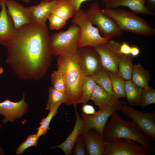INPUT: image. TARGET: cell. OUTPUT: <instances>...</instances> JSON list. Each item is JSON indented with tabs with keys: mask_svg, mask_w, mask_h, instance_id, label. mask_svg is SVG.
<instances>
[{
	"mask_svg": "<svg viewBox=\"0 0 155 155\" xmlns=\"http://www.w3.org/2000/svg\"><path fill=\"white\" fill-rule=\"evenodd\" d=\"M26 3H28L30 2V0H21Z\"/></svg>",
	"mask_w": 155,
	"mask_h": 155,
	"instance_id": "cell-42",
	"label": "cell"
},
{
	"mask_svg": "<svg viewBox=\"0 0 155 155\" xmlns=\"http://www.w3.org/2000/svg\"><path fill=\"white\" fill-rule=\"evenodd\" d=\"M142 89L134 84L131 80L125 81L126 98L130 105L141 106V98Z\"/></svg>",
	"mask_w": 155,
	"mask_h": 155,
	"instance_id": "cell-20",
	"label": "cell"
},
{
	"mask_svg": "<svg viewBox=\"0 0 155 155\" xmlns=\"http://www.w3.org/2000/svg\"><path fill=\"white\" fill-rule=\"evenodd\" d=\"M3 0H0V6H1V3Z\"/></svg>",
	"mask_w": 155,
	"mask_h": 155,
	"instance_id": "cell-44",
	"label": "cell"
},
{
	"mask_svg": "<svg viewBox=\"0 0 155 155\" xmlns=\"http://www.w3.org/2000/svg\"><path fill=\"white\" fill-rule=\"evenodd\" d=\"M89 0H67L74 7L76 12L80 8L81 5L83 2Z\"/></svg>",
	"mask_w": 155,
	"mask_h": 155,
	"instance_id": "cell-37",
	"label": "cell"
},
{
	"mask_svg": "<svg viewBox=\"0 0 155 155\" xmlns=\"http://www.w3.org/2000/svg\"><path fill=\"white\" fill-rule=\"evenodd\" d=\"M98 1L92 3L85 11L88 18L93 24L98 28L102 36L108 40L118 37L122 34L115 21L102 11Z\"/></svg>",
	"mask_w": 155,
	"mask_h": 155,
	"instance_id": "cell-8",
	"label": "cell"
},
{
	"mask_svg": "<svg viewBox=\"0 0 155 155\" xmlns=\"http://www.w3.org/2000/svg\"><path fill=\"white\" fill-rule=\"evenodd\" d=\"M131 46L126 42H123L121 44L120 49L119 52L123 55L130 54Z\"/></svg>",
	"mask_w": 155,
	"mask_h": 155,
	"instance_id": "cell-36",
	"label": "cell"
},
{
	"mask_svg": "<svg viewBox=\"0 0 155 155\" xmlns=\"http://www.w3.org/2000/svg\"><path fill=\"white\" fill-rule=\"evenodd\" d=\"M3 71V68L0 65V75L2 74Z\"/></svg>",
	"mask_w": 155,
	"mask_h": 155,
	"instance_id": "cell-41",
	"label": "cell"
},
{
	"mask_svg": "<svg viewBox=\"0 0 155 155\" xmlns=\"http://www.w3.org/2000/svg\"><path fill=\"white\" fill-rule=\"evenodd\" d=\"M39 137L36 134L28 136L25 141L22 143L17 148L16 153L17 155L22 154L27 148L33 146H36Z\"/></svg>",
	"mask_w": 155,
	"mask_h": 155,
	"instance_id": "cell-32",
	"label": "cell"
},
{
	"mask_svg": "<svg viewBox=\"0 0 155 155\" xmlns=\"http://www.w3.org/2000/svg\"><path fill=\"white\" fill-rule=\"evenodd\" d=\"M46 24L32 23L16 30L6 47V62L16 76L38 80L44 77L53 59Z\"/></svg>",
	"mask_w": 155,
	"mask_h": 155,
	"instance_id": "cell-1",
	"label": "cell"
},
{
	"mask_svg": "<svg viewBox=\"0 0 155 155\" xmlns=\"http://www.w3.org/2000/svg\"><path fill=\"white\" fill-rule=\"evenodd\" d=\"M0 11V44L6 47L16 31L13 21L7 12L5 0L1 3Z\"/></svg>",
	"mask_w": 155,
	"mask_h": 155,
	"instance_id": "cell-15",
	"label": "cell"
},
{
	"mask_svg": "<svg viewBox=\"0 0 155 155\" xmlns=\"http://www.w3.org/2000/svg\"><path fill=\"white\" fill-rule=\"evenodd\" d=\"M155 103V90L148 86L143 88L141 106L143 108Z\"/></svg>",
	"mask_w": 155,
	"mask_h": 155,
	"instance_id": "cell-31",
	"label": "cell"
},
{
	"mask_svg": "<svg viewBox=\"0 0 155 155\" xmlns=\"http://www.w3.org/2000/svg\"><path fill=\"white\" fill-rule=\"evenodd\" d=\"M101 10L104 14L115 21L122 31H130L144 36L151 37L155 34V29L145 19L133 12L118 8L104 7Z\"/></svg>",
	"mask_w": 155,
	"mask_h": 155,
	"instance_id": "cell-4",
	"label": "cell"
},
{
	"mask_svg": "<svg viewBox=\"0 0 155 155\" xmlns=\"http://www.w3.org/2000/svg\"><path fill=\"white\" fill-rule=\"evenodd\" d=\"M125 102L113 96L107 105L94 114L90 115L81 113L84 122V132L94 129L103 138L105 125L108 118L117 111H121Z\"/></svg>",
	"mask_w": 155,
	"mask_h": 155,
	"instance_id": "cell-7",
	"label": "cell"
},
{
	"mask_svg": "<svg viewBox=\"0 0 155 155\" xmlns=\"http://www.w3.org/2000/svg\"><path fill=\"white\" fill-rule=\"evenodd\" d=\"M5 3L7 13L16 30L32 23L30 13L26 7L13 0H5Z\"/></svg>",
	"mask_w": 155,
	"mask_h": 155,
	"instance_id": "cell-14",
	"label": "cell"
},
{
	"mask_svg": "<svg viewBox=\"0 0 155 155\" xmlns=\"http://www.w3.org/2000/svg\"><path fill=\"white\" fill-rule=\"evenodd\" d=\"M108 72L111 79L114 96L119 99L121 98H126L125 80L118 73L111 72Z\"/></svg>",
	"mask_w": 155,
	"mask_h": 155,
	"instance_id": "cell-25",
	"label": "cell"
},
{
	"mask_svg": "<svg viewBox=\"0 0 155 155\" xmlns=\"http://www.w3.org/2000/svg\"><path fill=\"white\" fill-rule=\"evenodd\" d=\"M150 75L148 70L140 63L133 65L131 80L135 84L143 88L148 86Z\"/></svg>",
	"mask_w": 155,
	"mask_h": 155,
	"instance_id": "cell-21",
	"label": "cell"
},
{
	"mask_svg": "<svg viewBox=\"0 0 155 155\" xmlns=\"http://www.w3.org/2000/svg\"><path fill=\"white\" fill-rule=\"evenodd\" d=\"M57 63L58 69L62 72L65 84L67 98L64 103L74 106L82 103V88L85 76L79 65L77 55L58 56Z\"/></svg>",
	"mask_w": 155,
	"mask_h": 155,
	"instance_id": "cell-2",
	"label": "cell"
},
{
	"mask_svg": "<svg viewBox=\"0 0 155 155\" xmlns=\"http://www.w3.org/2000/svg\"><path fill=\"white\" fill-rule=\"evenodd\" d=\"M73 154L85 155L86 148L83 137L82 135H80L75 142L73 147Z\"/></svg>",
	"mask_w": 155,
	"mask_h": 155,
	"instance_id": "cell-34",
	"label": "cell"
},
{
	"mask_svg": "<svg viewBox=\"0 0 155 155\" xmlns=\"http://www.w3.org/2000/svg\"><path fill=\"white\" fill-rule=\"evenodd\" d=\"M25 94L23 93L22 98L19 101L14 102L7 99L0 102V115L4 117L1 120L2 123H13L22 118L27 112L28 105L25 101Z\"/></svg>",
	"mask_w": 155,
	"mask_h": 155,
	"instance_id": "cell-13",
	"label": "cell"
},
{
	"mask_svg": "<svg viewBox=\"0 0 155 155\" xmlns=\"http://www.w3.org/2000/svg\"><path fill=\"white\" fill-rule=\"evenodd\" d=\"M51 80L53 87L58 91L65 93V84L61 70L57 69L54 71L51 74Z\"/></svg>",
	"mask_w": 155,
	"mask_h": 155,
	"instance_id": "cell-30",
	"label": "cell"
},
{
	"mask_svg": "<svg viewBox=\"0 0 155 155\" xmlns=\"http://www.w3.org/2000/svg\"><path fill=\"white\" fill-rule=\"evenodd\" d=\"M2 125L0 123V130L1 129ZM5 154V152L4 149L0 146V155H4Z\"/></svg>",
	"mask_w": 155,
	"mask_h": 155,
	"instance_id": "cell-40",
	"label": "cell"
},
{
	"mask_svg": "<svg viewBox=\"0 0 155 155\" xmlns=\"http://www.w3.org/2000/svg\"><path fill=\"white\" fill-rule=\"evenodd\" d=\"M71 22L73 24L78 25L80 28L78 47H96L106 43L108 41L100 34L98 28L93 26L83 9L80 8L76 12Z\"/></svg>",
	"mask_w": 155,
	"mask_h": 155,
	"instance_id": "cell-6",
	"label": "cell"
},
{
	"mask_svg": "<svg viewBox=\"0 0 155 155\" xmlns=\"http://www.w3.org/2000/svg\"><path fill=\"white\" fill-rule=\"evenodd\" d=\"M118 138L137 142L151 154L155 152V145L152 140L144 134L133 121L129 122L124 120L116 112L111 116L105 127L103 139L108 143Z\"/></svg>",
	"mask_w": 155,
	"mask_h": 155,
	"instance_id": "cell-3",
	"label": "cell"
},
{
	"mask_svg": "<svg viewBox=\"0 0 155 155\" xmlns=\"http://www.w3.org/2000/svg\"><path fill=\"white\" fill-rule=\"evenodd\" d=\"M58 1H42L39 4L26 7L30 13L32 23L41 24H46V20Z\"/></svg>",
	"mask_w": 155,
	"mask_h": 155,
	"instance_id": "cell-18",
	"label": "cell"
},
{
	"mask_svg": "<svg viewBox=\"0 0 155 155\" xmlns=\"http://www.w3.org/2000/svg\"><path fill=\"white\" fill-rule=\"evenodd\" d=\"M59 0H42V1H58Z\"/></svg>",
	"mask_w": 155,
	"mask_h": 155,
	"instance_id": "cell-43",
	"label": "cell"
},
{
	"mask_svg": "<svg viewBox=\"0 0 155 155\" xmlns=\"http://www.w3.org/2000/svg\"><path fill=\"white\" fill-rule=\"evenodd\" d=\"M121 44L112 39L106 43L94 47L100 56L102 69L108 72L118 73V64L123 55L119 51Z\"/></svg>",
	"mask_w": 155,
	"mask_h": 155,
	"instance_id": "cell-9",
	"label": "cell"
},
{
	"mask_svg": "<svg viewBox=\"0 0 155 155\" xmlns=\"http://www.w3.org/2000/svg\"><path fill=\"white\" fill-rule=\"evenodd\" d=\"M82 109L84 113L87 115H93L96 113L94 107L92 105L86 104L83 105Z\"/></svg>",
	"mask_w": 155,
	"mask_h": 155,
	"instance_id": "cell-35",
	"label": "cell"
},
{
	"mask_svg": "<svg viewBox=\"0 0 155 155\" xmlns=\"http://www.w3.org/2000/svg\"><path fill=\"white\" fill-rule=\"evenodd\" d=\"M132 119L140 130L152 140H155V111L144 113L135 110L125 102L121 110Z\"/></svg>",
	"mask_w": 155,
	"mask_h": 155,
	"instance_id": "cell-10",
	"label": "cell"
},
{
	"mask_svg": "<svg viewBox=\"0 0 155 155\" xmlns=\"http://www.w3.org/2000/svg\"><path fill=\"white\" fill-rule=\"evenodd\" d=\"M113 97L112 95L97 84L90 100H92L99 109H101L109 103Z\"/></svg>",
	"mask_w": 155,
	"mask_h": 155,
	"instance_id": "cell-22",
	"label": "cell"
},
{
	"mask_svg": "<svg viewBox=\"0 0 155 155\" xmlns=\"http://www.w3.org/2000/svg\"><path fill=\"white\" fill-rule=\"evenodd\" d=\"M48 19L49 28L52 30H59L66 24L67 20L53 13L51 14Z\"/></svg>",
	"mask_w": 155,
	"mask_h": 155,
	"instance_id": "cell-33",
	"label": "cell"
},
{
	"mask_svg": "<svg viewBox=\"0 0 155 155\" xmlns=\"http://www.w3.org/2000/svg\"><path fill=\"white\" fill-rule=\"evenodd\" d=\"M96 84L92 76H85L82 88L83 96L82 103L86 104L90 100Z\"/></svg>",
	"mask_w": 155,
	"mask_h": 155,
	"instance_id": "cell-29",
	"label": "cell"
},
{
	"mask_svg": "<svg viewBox=\"0 0 155 155\" xmlns=\"http://www.w3.org/2000/svg\"><path fill=\"white\" fill-rule=\"evenodd\" d=\"M76 13L74 7L67 0H58L52 12L67 21L73 17Z\"/></svg>",
	"mask_w": 155,
	"mask_h": 155,
	"instance_id": "cell-24",
	"label": "cell"
},
{
	"mask_svg": "<svg viewBox=\"0 0 155 155\" xmlns=\"http://www.w3.org/2000/svg\"><path fill=\"white\" fill-rule=\"evenodd\" d=\"M82 135L88 155H104L107 143L96 130L90 129L84 131Z\"/></svg>",
	"mask_w": 155,
	"mask_h": 155,
	"instance_id": "cell-16",
	"label": "cell"
},
{
	"mask_svg": "<svg viewBox=\"0 0 155 155\" xmlns=\"http://www.w3.org/2000/svg\"><path fill=\"white\" fill-rule=\"evenodd\" d=\"M133 58L130 54L123 55L119 62L118 73L125 80L131 79L133 68Z\"/></svg>",
	"mask_w": 155,
	"mask_h": 155,
	"instance_id": "cell-23",
	"label": "cell"
},
{
	"mask_svg": "<svg viewBox=\"0 0 155 155\" xmlns=\"http://www.w3.org/2000/svg\"><path fill=\"white\" fill-rule=\"evenodd\" d=\"M76 55L79 65L85 76H92L101 68L100 57L94 47H79Z\"/></svg>",
	"mask_w": 155,
	"mask_h": 155,
	"instance_id": "cell-12",
	"label": "cell"
},
{
	"mask_svg": "<svg viewBox=\"0 0 155 155\" xmlns=\"http://www.w3.org/2000/svg\"><path fill=\"white\" fill-rule=\"evenodd\" d=\"M62 103H60L55 105L50 111L47 116L41 120L40 123V126L37 129L36 134L39 137L47 133L48 130L50 129L49 125L51 121L57 113L59 108Z\"/></svg>",
	"mask_w": 155,
	"mask_h": 155,
	"instance_id": "cell-28",
	"label": "cell"
},
{
	"mask_svg": "<svg viewBox=\"0 0 155 155\" xmlns=\"http://www.w3.org/2000/svg\"><path fill=\"white\" fill-rule=\"evenodd\" d=\"M74 107L75 110L76 120L73 131L64 142L51 148H59L66 155H70L71 154L74 144L78 138L84 132V120L82 117L79 116L76 109V106Z\"/></svg>",
	"mask_w": 155,
	"mask_h": 155,
	"instance_id": "cell-19",
	"label": "cell"
},
{
	"mask_svg": "<svg viewBox=\"0 0 155 155\" xmlns=\"http://www.w3.org/2000/svg\"><path fill=\"white\" fill-rule=\"evenodd\" d=\"M105 7L116 9L119 7H126L135 13L155 16V13L149 9L146 6L145 0H102Z\"/></svg>",
	"mask_w": 155,
	"mask_h": 155,
	"instance_id": "cell-17",
	"label": "cell"
},
{
	"mask_svg": "<svg viewBox=\"0 0 155 155\" xmlns=\"http://www.w3.org/2000/svg\"><path fill=\"white\" fill-rule=\"evenodd\" d=\"M48 99L46 109L50 111L55 105L60 103H64L67 97L65 93L58 91L53 87L48 88Z\"/></svg>",
	"mask_w": 155,
	"mask_h": 155,
	"instance_id": "cell-27",
	"label": "cell"
},
{
	"mask_svg": "<svg viewBox=\"0 0 155 155\" xmlns=\"http://www.w3.org/2000/svg\"><path fill=\"white\" fill-rule=\"evenodd\" d=\"M80 30L76 24L67 30L54 33L50 36L53 56H65L76 54L78 48Z\"/></svg>",
	"mask_w": 155,
	"mask_h": 155,
	"instance_id": "cell-5",
	"label": "cell"
},
{
	"mask_svg": "<svg viewBox=\"0 0 155 155\" xmlns=\"http://www.w3.org/2000/svg\"><path fill=\"white\" fill-rule=\"evenodd\" d=\"M151 153L143 146L134 141L118 138L106 143L104 155H150Z\"/></svg>",
	"mask_w": 155,
	"mask_h": 155,
	"instance_id": "cell-11",
	"label": "cell"
},
{
	"mask_svg": "<svg viewBox=\"0 0 155 155\" xmlns=\"http://www.w3.org/2000/svg\"><path fill=\"white\" fill-rule=\"evenodd\" d=\"M92 76L97 84L114 96L111 79L107 71L101 68Z\"/></svg>",
	"mask_w": 155,
	"mask_h": 155,
	"instance_id": "cell-26",
	"label": "cell"
},
{
	"mask_svg": "<svg viewBox=\"0 0 155 155\" xmlns=\"http://www.w3.org/2000/svg\"><path fill=\"white\" fill-rule=\"evenodd\" d=\"M140 52V50L138 47L136 46L131 47L130 54L134 57L138 56Z\"/></svg>",
	"mask_w": 155,
	"mask_h": 155,
	"instance_id": "cell-39",
	"label": "cell"
},
{
	"mask_svg": "<svg viewBox=\"0 0 155 155\" xmlns=\"http://www.w3.org/2000/svg\"><path fill=\"white\" fill-rule=\"evenodd\" d=\"M145 3L149 9L155 13V0H145Z\"/></svg>",
	"mask_w": 155,
	"mask_h": 155,
	"instance_id": "cell-38",
	"label": "cell"
}]
</instances>
